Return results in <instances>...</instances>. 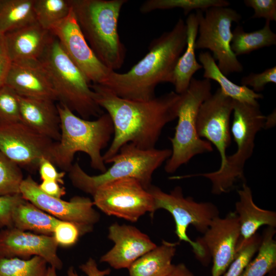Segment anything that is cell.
Instances as JSON below:
<instances>
[{"label": "cell", "mask_w": 276, "mask_h": 276, "mask_svg": "<svg viewBox=\"0 0 276 276\" xmlns=\"http://www.w3.org/2000/svg\"><path fill=\"white\" fill-rule=\"evenodd\" d=\"M90 87L113 126V139L103 154L105 164L127 143L142 149L155 148L165 126L177 119L181 95L174 91L148 101H134L120 98L101 84Z\"/></svg>", "instance_id": "1"}, {"label": "cell", "mask_w": 276, "mask_h": 276, "mask_svg": "<svg viewBox=\"0 0 276 276\" xmlns=\"http://www.w3.org/2000/svg\"><path fill=\"white\" fill-rule=\"evenodd\" d=\"M187 45V26L179 18L173 28L150 43L148 52L126 73L112 71L102 85L117 96L130 100L155 98L161 83H171L173 73Z\"/></svg>", "instance_id": "2"}, {"label": "cell", "mask_w": 276, "mask_h": 276, "mask_svg": "<svg viewBox=\"0 0 276 276\" xmlns=\"http://www.w3.org/2000/svg\"><path fill=\"white\" fill-rule=\"evenodd\" d=\"M60 119V138L55 142L51 162L63 171H68L78 152L86 154L90 166L101 173L106 170L102 150L113 135L114 129L108 113H103L95 120L77 116L68 108L57 105Z\"/></svg>", "instance_id": "3"}, {"label": "cell", "mask_w": 276, "mask_h": 276, "mask_svg": "<svg viewBox=\"0 0 276 276\" xmlns=\"http://www.w3.org/2000/svg\"><path fill=\"white\" fill-rule=\"evenodd\" d=\"M126 0H69L77 22L89 45L106 66L120 69L126 48L118 33L121 10Z\"/></svg>", "instance_id": "4"}, {"label": "cell", "mask_w": 276, "mask_h": 276, "mask_svg": "<svg viewBox=\"0 0 276 276\" xmlns=\"http://www.w3.org/2000/svg\"><path fill=\"white\" fill-rule=\"evenodd\" d=\"M231 131L237 145L236 151L227 155L225 164L213 172L181 176V178L202 176L209 179L215 195L229 192L239 181H244V168L252 155L257 133L265 128L266 116L258 102L248 103L234 100Z\"/></svg>", "instance_id": "5"}, {"label": "cell", "mask_w": 276, "mask_h": 276, "mask_svg": "<svg viewBox=\"0 0 276 276\" xmlns=\"http://www.w3.org/2000/svg\"><path fill=\"white\" fill-rule=\"evenodd\" d=\"M170 149H142L131 143L124 145L109 161L112 166L97 175H90L78 162L70 170V179L76 188L90 195L101 185L117 179L131 178L137 180L148 190L152 185L154 172L170 157Z\"/></svg>", "instance_id": "6"}, {"label": "cell", "mask_w": 276, "mask_h": 276, "mask_svg": "<svg viewBox=\"0 0 276 276\" xmlns=\"http://www.w3.org/2000/svg\"><path fill=\"white\" fill-rule=\"evenodd\" d=\"M39 61L51 81L59 104L86 120L104 113L96 101L90 84L53 35Z\"/></svg>", "instance_id": "7"}, {"label": "cell", "mask_w": 276, "mask_h": 276, "mask_svg": "<svg viewBox=\"0 0 276 276\" xmlns=\"http://www.w3.org/2000/svg\"><path fill=\"white\" fill-rule=\"evenodd\" d=\"M211 88L210 80L193 77L187 90L181 95L175 133L169 138L172 148L165 165L167 173H173L195 156L213 151L212 145L201 139L196 130L199 107L212 95Z\"/></svg>", "instance_id": "8"}, {"label": "cell", "mask_w": 276, "mask_h": 276, "mask_svg": "<svg viewBox=\"0 0 276 276\" xmlns=\"http://www.w3.org/2000/svg\"><path fill=\"white\" fill-rule=\"evenodd\" d=\"M148 191L154 201V210L164 209L172 216L175 224V233L179 241L190 244L196 258L204 265L210 258L204 248L197 241L191 240L187 234L190 225L204 234L214 218L219 216L217 206L211 202H196L191 197H185L179 186L170 193H166L159 187L151 185Z\"/></svg>", "instance_id": "9"}, {"label": "cell", "mask_w": 276, "mask_h": 276, "mask_svg": "<svg viewBox=\"0 0 276 276\" xmlns=\"http://www.w3.org/2000/svg\"><path fill=\"white\" fill-rule=\"evenodd\" d=\"M196 10L199 36L196 40V49H208L212 52L217 66L226 76L241 73L243 66L231 48L232 39V24L239 22L241 15L236 10L223 7L210 8L204 11Z\"/></svg>", "instance_id": "10"}, {"label": "cell", "mask_w": 276, "mask_h": 276, "mask_svg": "<svg viewBox=\"0 0 276 276\" xmlns=\"http://www.w3.org/2000/svg\"><path fill=\"white\" fill-rule=\"evenodd\" d=\"M94 205L108 216L135 222L149 212L154 214L153 198L136 179L122 178L104 183L94 194Z\"/></svg>", "instance_id": "11"}, {"label": "cell", "mask_w": 276, "mask_h": 276, "mask_svg": "<svg viewBox=\"0 0 276 276\" xmlns=\"http://www.w3.org/2000/svg\"><path fill=\"white\" fill-rule=\"evenodd\" d=\"M20 194L25 200L52 216L78 225L85 233L91 232L100 220V214L93 208V201L89 198L76 196L65 201L49 196L39 189V184L30 175L22 180Z\"/></svg>", "instance_id": "12"}, {"label": "cell", "mask_w": 276, "mask_h": 276, "mask_svg": "<svg viewBox=\"0 0 276 276\" xmlns=\"http://www.w3.org/2000/svg\"><path fill=\"white\" fill-rule=\"evenodd\" d=\"M54 142L20 121L0 124V151L20 168L38 170L43 157L51 162Z\"/></svg>", "instance_id": "13"}, {"label": "cell", "mask_w": 276, "mask_h": 276, "mask_svg": "<svg viewBox=\"0 0 276 276\" xmlns=\"http://www.w3.org/2000/svg\"><path fill=\"white\" fill-rule=\"evenodd\" d=\"M90 84H103L112 70L96 56L85 39L72 9L50 30Z\"/></svg>", "instance_id": "14"}, {"label": "cell", "mask_w": 276, "mask_h": 276, "mask_svg": "<svg viewBox=\"0 0 276 276\" xmlns=\"http://www.w3.org/2000/svg\"><path fill=\"white\" fill-rule=\"evenodd\" d=\"M233 104L234 100L218 88L201 104L197 114V134L218 151L221 158L219 168L225 164L226 151L231 143L230 118Z\"/></svg>", "instance_id": "15"}, {"label": "cell", "mask_w": 276, "mask_h": 276, "mask_svg": "<svg viewBox=\"0 0 276 276\" xmlns=\"http://www.w3.org/2000/svg\"><path fill=\"white\" fill-rule=\"evenodd\" d=\"M240 235L238 215L229 212L214 218L201 238L197 239L213 259L212 276H222L234 260Z\"/></svg>", "instance_id": "16"}, {"label": "cell", "mask_w": 276, "mask_h": 276, "mask_svg": "<svg viewBox=\"0 0 276 276\" xmlns=\"http://www.w3.org/2000/svg\"><path fill=\"white\" fill-rule=\"evenodd\" d=\"M58 246L53 236L32 233L14 227L0 232V257L28 259L39 256L56 270H61L63 263L57 255Z\"/></svg>", "instance_id": "17"}, {"label": "cell", "mask_w": 276, "mask_h": 276, "mask_svg": "<svg viewBox=\"0 0 276 276\" xmlns=\"http://www.w3.org/2000/svg\"><path fill=\"white\" fill-rule=\"evenodd\" d=\"M108 238L114 245L101 257L100 262L106 263L116 269H128L137 259L157 246L147 235L135 226L118 223L109 226Z\"/></svg>", "instance_id": "18"}, {"label": "cell", "mask_w": 276, "mask_h": 276, "mask_svg": "<svg viewBox=\"0 0 276 276\" xmlns=\"http://www.w3.org/2000/svg\"><path fill=\"white\" fill-rule=\"evenodd\" d=\"M5 84L20 96L57 100L51 81L39 61L12 62Z\"/></svg>", "instance_id": "19"}, {"label": "cell", "mask_w": 276, "mask_h": 276, "mask_svg": "<svg viewBox=\"0 0 276 276\" xmlns=\"http://www.w3.org/2000/svg\"><path fill=\"white\" fill-rule=\"evenodd\" d=\"M12 62L39 61L52 35L38 23L26 26L4 34Z\"/></svg>", "instance_id": "20"}, {"label": "cell", "mask_w": 276, "mask_h": 276, "mask_svg": "<svg viewBox=\"0 0 276 276\" xmlns=\"http://www.w3.org/2000/svg\"><path fill=\"white\" fill-rule=\"evenodd\" d=\"M18 100L20 122L36 132L58 142L60 138V119L55 101L20 96Z\"/></svg>", "instance_id": "21"}, {"label": "cell", "mask_w": 276, "mask_h": 276, "mask_svg": "<svg viewBox=\"0 0 276 276\" xmlns=\"http://www.w3.org/2000/svg\"><path fill=\"white\" fill-rule=\"evenodd\" d=\"M237 192L239 199L236 202L235 212L239 219L240 235L237 251L261 226H276V213L257 206L253 200L251 190L245 182Z\"/></svg>", "instance_id": "22"}, {"label": "cell", "mask_w": 276, "mask_h": 276, "mask_svg": "<svg viewBox=\"0 0 276 276\" xmlns=\"http://www.w3.org/2000/svg\"><path fill=\"white\" fill-rule=\"evenodd\" d=\"M185 23L187 45L184 53L178 59L175 67L171 82L174 86V91L179 95L187 90L194 74L202 68V65L197 61L195 55V42L198 30L196 14H189Z\"/></svg>", "instance_id": "23"}, {"label": "cell", "mask_w": 276, "mask_h": 276, "mask_svg": "<svg viewBox=\"0 0 276 276\" xmlns=\"http://www.w3.org/2000/svg\"><path fill=\"white\" fill-rule=\"evenodd\" d=\"M179 242L163 240L159 246L147 252L128 268L129 276H167L175 265L172 261Z\"/></svg>", "instance_id": "24"}, {"label": "cell", "mask_w": 276, "mask_h": 276, "mask_svg": "<svg viewBox=\"0 0 276 276\" xmlns=\"http://www.w3.org/2000/svg\"><path fill=\"white\" fill-rule=\"evenodd\" d=\"M59 220L25 199L14 208L12 214L13 227L47 236H53Z\"/></svg>", "instance_id": "25"}, {"label": "cell", "mask_w": 276, "mask_h": 276, "mask_svg": "<svg viewBox=\"0 0 276 276\" xmlns=\"http://www.w3.org/2000/svg\"><path fill=\"white\" fill-rule=\"evenodd\" d=\"M199 61L204 70L203 77L217 82L222 92L233 100L245 103H256L263 95L257 93L247 86L239 85L232 82L219 69L212 54L209 52H201Z\"/></svg>", "instance_id": "26"}, {"label": "cell", "mask_w": 276, "mask_h": 276, "mask_svg": "<svg viewBox=\"0 0 276 276\" xmlns=\"http://www.w3.org/2000/svg\"><path fill=\"white\" fill-rule=\"evenodd\" d=\"M34 0H0V32L5 34L36 21Z\"/></svg>", "instance_id": "27"}, {"label": "cell", "mask_w": 276, "mask_h": 276, "mask_svg": "<svg viewBox=\"0 0 276 276\" xmlns=\"http://www.w3.org/2000/svg\"><path fill=\"white\" fill-rule=\"evenodd\" d=\"M268 20H265L263 28L246 32L238 25L232 32L231 48L236 57L247 54L256 50L276 44V34L272 31Z\"/></svg>", "instance_id": "28"}, {"label": "cell", "mask_w": 276, "mask_h": 276, "mask_svg": "<svg viewBox=\"0 0 276 276\" xmlns=\"http://www.w3.org/2000/svg\"><path fill=\"white\" fill-rule=\"evenodd\" d=\"M274 227L267 226L263 231L257 255L251 260L240 276H265L276 268V241Z\"/></svg>", "instance_id": "29"}, {"label": "cell", "mask_w": 276, "mask_h": 276, "mask_svg": "<svg viewBox=\"0 0 276 276\" xmlns=\"http://www.w3.org/2000/svg\"><path fill=\"white\" fill-rule=\"evenodd\" d=\"M48 263L42 258L0 257V276H47Z\"/></svg>", "instance_id": "30"}, {"label": "cell", "mask_w": 276, "mask_h": 276, "mask_svg": "<svg viewBox=\"0 0 276 276\" xmlns=\"http://www.w3.org/2000/svg\"><path fill=\"white\" fill-rule=\"evenodd\" d=\"M230 3L225 0H148L141 6L140 10L147 13L156 10H166L181 8L185 15L193 10L202 12L214 7H228Z\"/></svg>", "instance_id": "31"}, {"label": "cell", "mask_w": 276, "mask_h": 276, "mask_svg": "<svg viewBox=\"0 0 276 276\" xmlns=\"http://www.w3.org/2000/svg\"><path fill=\"white\" fill-rule=\"evenodd\" d=\"M34 10L37 22L50 31L68 15L71 7L69 0H34Z\"/></svg>", "instance_id": "32"}, {"label": "cell", "mask_w": 276, "mask_h": 276, "mask_svg": "<svg viewBox=\"0 0 276 276\" xmlns=\"http://www.w3.org/2000/svg\"><path fill=\"white\" fill-rule=\"evenodd\" d=\"M24 179L20 168L0 151V196L20 194Z\"/></svg>", "instance_id": "33"}, {"label": "cell", "mask_w": 276, "mask_h": 276, "mask_svg": "<svg viewBox=\"0 0 276 276\" xmlns=\"http://www.w3.org/2000/svg\"><path fill=\"white\" fill-rule=\"evenodd\" d=\"M262 237L256 233L237 251L236 256L222 276H240L260 246Z\"/></svg>", "instance_id": "34"}, {"label": "cell", "mask_w": 276, "mask_h": 276, "mask_svg": "<svg viewBox=\"0 0 276 276\" xmlns=\"http://www.w3.org/2000/svg\"><path fill=\"white\" fill-rule=\"evenodd\" d=\"M20 121L18 96L4 84L0 87V124Z\"/></svg>", "instance_id": "35"}, {"label": "cell", "mask_w": 276, "mask_h": 276, "mask_svg": "<svg viewBox=\"0 0 276 276\" xmlns=\"http://www.w3.org/2000/svg\"><path fill=\"white\" fill-rule=\"evenodd\" d=\"M85 234L75 223L60 220L54 227L53 236L58 245L70 247L75 245Z\"/></svg>", "instance_id": "36"}, {"label": "cell", "mask_w": 276, "mask_h": 276, "mask_svg": "<svg viewBox=\"0 0 276 276\" xmlns=\"http://www.w3.org/2000/svg\"><path fill=\"white\" fill-rule=\"evenodd\" d=\"M276 83V66L268 68L261 73H251L243 77L241 80V85L250 86L257 93L262 91L268 83Z\"/></svg>", "instance_id": "37"}, {"label": "cell", "mask_w": 276, "mask_h": 276, "mask_svg": "<svg viewBox=\"0 0 276 276\" xmlns=\"http://www.w3.org/2000/svg\"><path fill=\"white\" fill-rule=\"evenodd\" d=\"M24 199L20 194L0 196V228L13 227V211Z\"/></svg>", "instance_id": "38"}, {"label": "cell", "mask_w": 276, "mask_h": 276, "mask_svg": "<svg viewBox=\"0 0 276 276\" xmlns=\"http://www.w3.org/2000/svg\"><path fill=\"white\" fill-rule=\"evenodd\" d=\"M244 4L254 10L250 18H264L265 20L276 21L275 0H245Z\"/></svg>", "instance_id": "39"}, {"label": "cell", "mask_w": 276, "mask_h": 276, "mask_svg": "<svg viewBox=\"0 0 276 276\" xmlns=\"http://www.w3.org/2000/svg\"><path fill=\"white\" fill-rule=\"evenodd\" d=\"M38 170L42 180H53L64 184L65 172H58L55 165L46 157H43L39 162Z\"/></svg>", "instance_id": "40"}, {"label": "cell", "mask_w": 276, "mask_h": 276, "mask_svg": "<svg viewBox=\"0 0 276 276\" xmlns=\"http://www.w3.org/2000/svg\"><path fill=\"white\" fill-rule=\"evenodd\" d=\"M80 270L87 276H106L110 273L111 270L107 268L104 270L99 269L96 261L89 258L84 263L79 266ZM66 276H79L73 266L68 268Z\"/></svg>", "instance_id": "41"}, {"label": "cell", "mask_w": 276, "mask_h": 276, "mask_svg": "<svg viewBox=\"0 0 276 276\" xmlns=\"http://www.w3.org/2000/svg\"><path fill=\"white\" fill-rule=\"evenodd\" d=\"M11 63L4 34L0 32V87L5 84Z\"/></svg>", "instance_id": "42"}, {"label": "cell", "mask_w": 276, "mask_h": 276, "mask_svg": "<svg viewBox=\"0 0 276 276\" xmlns=\"http://www.w3.org/2000/svg\"><path fill=\"white\" fill-rule=\"evenodd\" d=\"M39 188L45 194L54 197L61 198L66 193L65 188L56 181L42 180Z\"/></svg>", "instance_id": "43"}, {"label": "cell", "mask_w": 276, "mask_h": 276, "mask_svg": "<svg viewBox=\"0 0 276 276\" xmlns=\"http://www.w3.org/2000/svg\"><path fill=\"white\" fill-rule=\"evenodd\" d=\"M167 276H195L188 267L182 263L175 265L171 272Z\"/></svg>", "instance_id": "44"}, {"label": "cell", "mask_w": 276, "mask_h": 276, "mask_svg": "<svg viewBox=\"0 0 276 276\" xmlns=\"http://www.w3.org/2000/svg\"><path fill=\"white\" fill-rule=\"evenodd\" d=\"M47 276H57L56 269L51 266H48Z\"/></svg>", "instance_id": "45"}, {"label": "cell", "mask_w": 276, "mask_h": 276, "mask_svg": "<svg viewBox=\"0 0 276 276\" xmlns=\"http://www.w3.org/2000/svg\"><path fill=\"white\" fill-rule=\"evenodd\" d=\"M267 276H276V268L271 270L268 273Z\"/></svg>", "instance_id": "46"}]
</instances>
